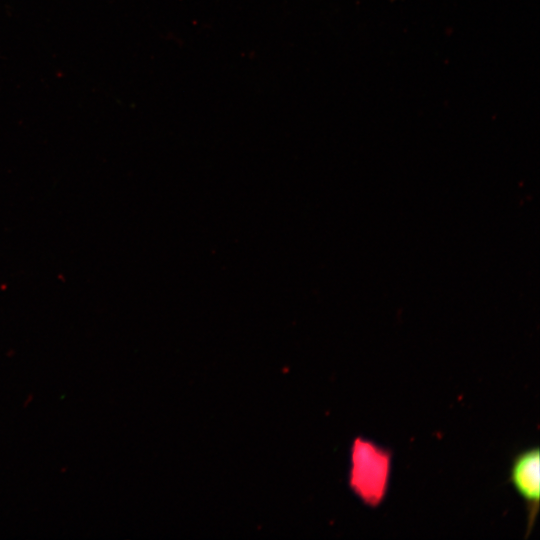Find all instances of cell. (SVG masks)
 <instances>
[{"label": "cell", "mask_w": 540, "mask_h": 540, "mask_svg": "<svg viewBox=\"0 0 540 540\" xmlns=\"http://www.w3.org/2000/svg\"><path fill=\"white\" fill-rule=\"evenodd\" d=\"M391 468L390 450L368 439L354 438L350 449L348 484L364 505L376 508L385 500Z\"/></svg>", "instance_id": "6da1fadb"}, {"label": "cell", "mask_w": 540, "mask_h": 540, "mask_svg": "<svg viewBox=\"0 0 540 540\" xmlns=\"http://www.w3.org/2000/svg\"><path fill=\"white\" fill-rule=\"evenodd\" d=\"M509 481L525 502L528 536L533 530L539 510L540 451L538 447L524 450L514 457L510 467Z\"/></svg>", "instance_id": "7a4b0ae2"}]
</instances>
